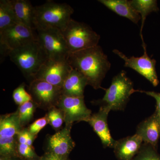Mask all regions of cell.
<instances>
[{
  "label": "cell",
  "instance_id": "obj_30",
  "mask_svg": "<svg viewBox=\"0 0 160 160\" xmlns=\"http://www.w3.org/2000/svg\"><path fill=\"white\" fill-rule=\"evenodd\" d=\"M63 158L56 155L52 154L50 152H46L42 156L40 157L38 160H68Z\"/></svg>",
  "mask_w": 160,
  "mask_h": 160
},
{
  "label": "cell",
  "instance_id": "obj_26",
  "mask_svg": "<svg viewBox=\"0 0 160 160\" xmlns=\"http://www.w3.org/2000/svg\"><path fill=\"white\" fill-rule=\"evenodd\" d=\"M132 160H160V155L156 151V149L151 145L144 143Z\"/></svg>",
  "mask_w": 160,
  "mask_h": 160
},
{
  "label": "cell",
  "instance_id": "obj_6",
  "mask_svg": "<svg viewBox=\"0 0 160 160\" xmlns=\"http://www.w3.org/2000/svg\"><path fill=\"white\" fill-rule=\"evenodd\" d=\"M37 40L48 59L67 61L70 52L62 31L56 29H37Z\"/></svg>",
  "mask_w": 160,
  "mask_h": 160
},
{
  "label": "cell",
  "instance_id": "obj_11",
  "mask_svg": "<svg viewBox=\"0 0 160 160\" xmlns=\"http://www.w3.org/2000/svg\"><path fill=\"white\" fill-rule=\"evenodd\" d=\"M72 69L67 61L57 62L48 59L34 75L32 80L45 81L62 88Z\"/></svg>",
  "mask_w": 160,
  "mask_h": 160
},
{
  "label": "cell",
  "instance_id": "obj_9",
  "mask_svg": "<svg viewBox=\"0 0 160 160\" xmlns=\"http://www.w3.org/2000/svg\"><path fill=\"white\" fill-rule=\"evenodd\" d=\"M64 115L65 125L72 126L74 122H88L92 111L86 107L84 97L62 95L57 106Z\"/></svg>",
  "mask_w": 160,
  "mask_h": 160
},
{
  "label": "cell",
  "instance_id": "obj_13",
  "mask_svg": "<svg viewBox=\"0 0 160 160\" xmlns=\"http://www.w3.org/2000/svg\"><path fill=\"white\" fill-rule=\"evenodd\" d=\"M111 110L107 106H101L98 112L92 114L87 122L100 138L105 148H114L116 142L111 136L107 122L108 114Z\"/></svg>",
  "mask_w": 160,
  "mask_h": 160
},
{
  "label": "cell",
  "instance_id": "obj_31",
  "mask_svg": "<svg viewBox=\"0 0 160 160\" xmlns=\"http://www.w3.org/2000/svg\"><path fill=\"white\" fill-rule=\"evenodd\" d=\"M0 160H22L18 157L0 156Z\"/></svg>",
  "mask_w": 160,
  "mask_h": 160
},
{
  "label": "cell",
  "instance_id": "obj_24",
  "mask_svg": "<svg viewBox=\"0 0 160 160\" xmlns=\"http://www.w3.org/2000/svg\"><path fill=\"white\" fill-rule=\"evenodd\" d=\"M49 121V124L54 130L59 131L65 123L64 115L62 112L56 106L52 107L48 110L46 114Z\"/></svg>",
  "mask_w": 160,
  "mask_h": 160
},
{
  "label": "cell",
  "instance_id": "obj_28",
  "mask_svg": "<svg viewBox=\"0 0 160 160\" xmlns=\"http://www.w3.org/2000/svg\"><path fill=\"white\" fill-rule=\"evenodd\" d=\"M49 124V121L46 115L45 116L36 120L27 128L30 133L37 137L39 132Z\"/></svg>",
  "mask_w": 160,
  "mask_h": 160
},
{
  "label": "cell",
  "instance_id": "obj_19",
  "mask_svg": "<svg viewBox=\"0 0 160 160\" xmlns=\"http://www.w3.org/2000/svg\"><path fill=\"white\" fill-rule=\"evenodd\" d=\"M22 129L17 111L1 115L0 138L13 137Z\"/></svg>",
  "mask_w": 160,
  "mask_h": 160
},
{
  "label": "cell",
  "instance_id": "obj_10",
  "mask_svg": "<svg viewBox=\"0 0 160 160\" xmlns=\"http://www.w3.org/2000/svg\"><path fill=\"white\" fill-rule=\"evenodd\" d=\"M142 46L144 49V54L140 57L132 56L128 58L118 49H113L112 52L124 60L125 67L135 70L150 82L153 86H157L158 85L159 80L156 69V61L152 59L147 54L145 43H142Z\"/></svg>",
  "mask_w": 160,
  "mask_h": 160
},
{
  "label": "cell",
  "instance_id": "obj_15",
  "mask_svg": "<svg viewBox=\"0 0 160 160\" xmlns=\"http://www.w3.org/2000/svg\"><path fill=\"white\" fill-rule=\"evenodd\" d=\"M143 142L137 134L116 141L113 148L116 157L119 160H132L141 149Z\"/></svg>",
  "mask_w": 160,
  "mask_h": 160
},
{
  "label": "cell",
  "instance_id": "obj_7",
  "mask_svg": "<svg viewBox=\"0 0 160 160\" xmlns=\"http://www.w3.org/2000/svg\"><path fill=\"white\" fill-rule=\"evenodd\" d=\"M36 40V30L20 23L12 25L0 31L1 56H8L12 50Z\"/></svg>",
  "mask_w": 160,
  "mask_h": 160
},
{
  "label": "cell",
  "instance_id": "obj_18",
  "mask_svg": "<svg viewBox=\"0 0 160 160\" xmlns=\"http://www.w3.org/2000/svg\"><path fill=\"white\" fill-rule=\"evenodd\" d=\"M107 8L123 17L127 18L133 23L138 24L141 16L131 6L129 1L127 0H99Z\"/></svg>",
  "mask_w": 160,
  "mask_h": 160
},
{
  "label": "cell",
  "instance_id": "obj_4",
  "mask_svg": "<svg viewBox=\"0 0 160 160\" xmlns=\"http://www.w3.org/2000/svg\"><path fill=\"white\" fill-rule=\"evenodd\" d=\"M105 91L103 98L95 102L116 111L123 110L130 96L138 90L133 88V83L127 76L126 72L122 70L113 78L111 85Z\"/></svg>",
  "mask_w": 160,
  "mask_h": 160
},
{
  "label": "cell",
  "instance_id": "obj_21",
  "mask_svg": "<svg viewBox=\"0 0 160 160\" xmlns=\"http://www.w3.org/2000/svg\"><path fill=\"white\" fill-rule=\"evenodd\" d=\"M11 0L0 1V31L18 24Z\"/></svg>",
  "mask_w": 160,
  "mask_h": 160
},
{
  "label": "cell",
  "instance_id": "obj_8",
  "mask_svg": "<svg viewBox=\"0 0 160 160\" xmlns=\"http://www.w3.org/2000/svg\"><path fill=\"white\" fill-rule=\"evenodd\" d=\"M28 89L38 108L45 110L57 106L62 95L61 87L41 80L31 81Z\"/></svg>",
  "mask_w": 160,
  "mask_h": 160
},
{
  "label": "cell",
  "instance_id": "obj_1",
  "mask_svg": "<svg viewBox=\"0 0 160 160\" xmlns=\"http://www.w3.org/2000/svg\"><path fill=\"white\" fill-rule=\"evenodd\" d=\"M67 62L72 68L84 75L88 85L93 89H106L101 86L102 82L111 67L107 55L98 46L70 53Z\"/></svg>",
  "mask_w": 160,
  "mask_h": 160
},
{
  "label": "cell",
  "instance_id": "obj_25",
  "mask_svg": "<svg viewBox=\"0 0 160 160\" xmlns=\"http://www.w3.org/2000/svg\"><path fill=\"white\" fill-rule=\"evenodd\" d=\"M17 156L22 160H38V156L35 151L33 146L26 143H18V142Z\"/></svg>",
  "mask_w": 160,
  "mask_h": 160
},
{
  "label": "cell",
  "instance_id": "obj_14",
  "mask_svg": "<svg viewBox=\"0 0 160 160\" xmlns=\"http://www.w3.org/2000/svg\"><path fill=\"white\" fill-rule=\"evenodd\" d=\"M146 144L156 149L160 137V118L154 112L139 124L136 133Z\"/></svg>",
  "mask_w": 160,
  "mask_h": 160
},
{
  "label": "cell",
  "instance_id": "obj_23",
  "mask_svg": "<svg viewBox=\"0 0 160 160\" xmlns=\"http://www.w3.org/2000/svg\"><path fill=\"white\" fill-rule=\"evenodd\" d=\"M17 136L0 138V156L18 157Z\"/></svg>",
  "mask_w": 160,
  "mask_h": 160
},
{
  "label": "cell",
  "instance_id": "obj_20",
  "mask_svg": "<svg viewBox=\"0 0 160 160\" xmlns=\"http://www.w3.org/2000/svg\"><path fill=\"white\" fill-rule=\"evenodd\" d=\"M131 6L141 16L142 26L140 29V36L142 42L144 43L142 35L143 27L146 18L148 15L153 12L159 10L158 6L157 1L155 0H132L129 1Z\"/></svg>",
  "mask_w": 160,
  "mask_h": 160
},
{
  "label": "cell",
  "instance_id": "obj_32",
  "mask_svg": "<svg viewBox=\"0 0 160 160\" xmlns=\"http://www.w3.org/2000/svg\"><path fill=\"white\" fill-rule=\"evenodd\" d=\"M68 160H70L68 159Z\"/></svg>",
  "mask_w": 160,
  "mask_h": 160
},
{
  "label": "cell",
  "instance_id": "obj_22",
  "mask_svg": "<svg viewBox=\"0 0 160 160\" xmlns=\"http://www.w3.org/2000/svg\"><path fill=\"white\" fill-rule=\"evenodd\" d=\"M37 108V106L32 100L18 106L16 111L22 128H25L32 119Z\"/></svg>",
  "mask_w": 160,
  "mask_h": 160
},
{
  "label": "cell",
  "instance_id": "obj_16",
  "mask_svg": "<svg viewBox=\"0 0 160 160\" xmlns=\"http://www.w3.org/2000/svg\"><path fill=\"white\" fill-rule=\"evenodd\" d=\"M88 85L84 75L72 68L62 87V94L68 96L84 97V90Z\"/></svg>",
  "mask_w": 160,
  "mask_h": 160
},
{
  "label": "cell",
  "instance_id": "obj_2",
  "mask_svg": "<svg viewBox=\"0 0 160 160\" xmlns=\"http://www.w3.org/2000/svg\"><path fill=\"white\" fill-rule=\"evenodd\" d=\"M35 12L36 29L52 28L62 32L68 25L74 10L66 3L48 1L35 6Z\"/></svg>",
  "mask_w": 160,
  "mask_h": 160
},
{
  "label": "cell",
  "instance_id": "obj_27",
  "mask_svg": "<svg viewBox=\"0 0 160 160\" xmlns=\"http://www.w3.org/2000/svg\"><path fill=\"white\" fill-rule=\"evenodd\" d=\"M12 98L15 103L19 106L32 100L31 95L25 89L24 83L20 85L13 91Z\"/></svg>",
  "mask_w": 160,
  "mask_h": 160
},
{
  "label": "cell",
  "instance_id": "obj_12",
  "mask_svg": "<svg viewBox=\"0 0 160 160\" xmlns=\"http://www.w3.org/2000/svg\"><path fill=\"white\" fill-rule=\"evenodd\" d=\"M72 126H66L48 137L47 150L63 158L68 159L70 152L74 149L75 143L72 138L71 130Z\"/></svg>",
  "mask_w": 160,
  "mask_h": 160
},
{
  "label": "cell",
  "instance_id": "obj_29",
  "mask_svg": "<svg viewBox=\"0 0 160 160\" xmlns=\"http://www.w3.org/2000/svg\"><path fill=\"white\" fill-rule=\"evenodd\" d=\"M138 92L145 93L147 95L154 98L156 101V109L155 112L160 118V93H158L153 91H142V90H138Z\"/></svg>",
  "mask_w": 160,
  "mask_h": 160
},
{
  "label": "cell",
  "instance_id": "obj_3",
  "mask_svg": "<svg viewBox=\"0 0 160 160\" xmlns=\"http://www.w3.org/2000/svg\"><path fill=\"white\" fill-rule=\"evenodd\" d=\"M8 56L25 77L30 79V82L41 66L48 59L38 40L12 50Z\"/></svg>",
  "mask_w": 160,
  "mask_h": 160
},
{
  "label": "cell",
  "instance_id": "obj_5",
  "mask_svg": "<svg viewBox=\"0 0 160 160\" xmlns=\"http://www.w3.org/2000/svg\"><path fill=\"white\" fill-rule=\"evenodd\" d=\"M62 32L70 53L98 46L101 38L89 25L72 18Z\"/></svg>",
  "mask_w": 160,
  "mask_h": 160
},
{
  "label": "cell",
  "instance_id": "obj_17",
  "mask_svg": "<svg viewBox=\"0 0 160 160\" xmlns=\"http://www.w3.org/2000/svg\"><path fill=\"white\" fill-rule=\"evenodd\" d=\"M17 18L22 24L33 30H36L35 6L28 0H11Z\"/></svg>",
  "mask_w": 160,
  "mask_h": 160
}]
</instances>
